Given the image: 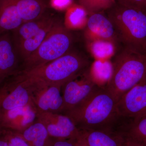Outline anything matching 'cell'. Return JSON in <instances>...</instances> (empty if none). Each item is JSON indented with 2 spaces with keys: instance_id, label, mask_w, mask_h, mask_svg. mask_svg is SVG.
<instances>
[{
  "instance_id": "30",
  "label": "cell",
  "mask_w": 146,
  "mask_h": 146,
  "mask_svg": "<svg viewBox=\"0 0 146 146\" xmlns=\"http://www.w3.org/2000/svg\"><path fill=\"white\" fill-rule=\"evenodd\" d=\"M73 141L75 146H89L85 138L82 135L81 132L75 139L73 140Z\"/></svg>"
},
{
  "instance_id": "31",
  "label": "cell",
  "mask_w": 146,
  "mask_h": 146,
  "mask_svg": "<svg viewBox=\"0 0 146 146\" xmlns=\"http://www.w3.org/2000/svg\"><path fill=\"white\" fill-rule=\"evenodd\" d=\"M0 146H8L7 143L0 135Z\"/></svg>"
},
{
  "instance_id": "12",
  "label": "cell",
  "mask_w": 146,
  "mask_h": 146,
  "mask_svg": "<svg viewBox=\"0 0 146 146\" xmlns=\"http://www.w3.org/2000/svg\"><path fill=\"white\" fill-rule=\"evenodd\" d=\"M115 30L111 21L107 16L99 13L89 15L84 31L86 41L103 39L115 42Z\"/></svg>"
},
{
  "instance_id": "14",
  "label": "cell",
  "mask_w": 146,
  "mask_h": 146,
  "mask_svg": "<svg viewBox=\"0 0 146 146\" xmlns=\"http://www.w3.org/2000/svg\"><path fill=\"white\" fill-rule=\"evenodd\" d=\"M15 0H0V35L13 31L23 23Z\"/></svg>"
},
{
  "instance_id": "28",
  "label": "cell",
  "mask_w": 146,
  "mask_h": 146,
  "mask_svg": "<svg viewBox=\"0 0 146 146\" xmlns=\"http://www.w3.org/2000/svg\"><path fill=\"white\" fill-rule=\"evenodd\" d=\"M50 146H75L72 140H56L52 138Z\"/></svg>"
},
{
  "instance_id": "25",
  "label": "cell",
  "mask_w": 146,
  "mask_h": 146,
  "mask_svg": "<svg viewBox=\"0 0 146 146\" xmlns=\"http://www.w3.org/2000/svg\"><path fill=\"white\" fill-rule=\"evenodd\" d=\"M0 135L8 146H31L19 132L2 129Z\"/></svg>"
},
{
  "instance_id": "4",
  "label": "cell",
  "mask_w": 146,
  "mask_h": 146,
  "mask_svg": "<svg viewBox=\"0 0 146 146\" xmlns=\"http://www.w3.org/2000/svg\"><path fill=\"white\" fill-rule=\"evenodd\" d=\"M88 65V61L81 56L69 52L45 65L19 71V72L46 83L63 86L69 80L83 72Z\"/></svg>"
},
{
  "instance_id": "13",
  "label": "cell",
  "mask_w": 146,
  "mask_h": 146,
  "mask_svg": "<svg viewBox=\"0 0 146 146\" xmlns=\"http://www.w3.org/2000/svg\"><path fill=\"white\" fill-rule=\"evenodd\" d=\"M17 52L8 32L0 35V83L18 72Z\"/></svg>"
},
{
  "instance_id": "21",
  "label": "cell",
  "mask_w": 146,
  "mask_h": 146,
  "mask_svg": "<svg viewBox=\"0 0 146 146\" xmlns=\"http://www.w3.org/2000/svg\"><path fill=\"white\" fill-rule=\"evenodd\" d=\"M113 70V64L109 60H95L91 64L88 73L90 77L97 84L106 83L109 81Z\"/></svg>"
},
{
  "instance_id": "7",
  "label": "cell",
  "mask_w": 146,
  "mask_h": 146,
  "mask_svg": "<svg viewBox=\"0 0 146 146\" xmlns=\"http://www.w3.org/2000/svg\"><path fill=\"white\" fill-rule=\"evenodd\" d=\"M100 87L90 77L88 70L66 82L61 89L63 114L81 104Z\"/></svg>"
},
{
  "instance_id": "19",
  "label": "cell",
  "mask_w": 146,
  "mask_h": 146,
  "mask_svg": "<svg viewBox=\"0 0 146 146\" xmlns=\"http://www.w3.org/2000/svg\"><path fill=\"white\" fill-rule=\"evenodd\" d=\"M89 14L78 4H72L66 10L65 27L68 29H79L86 27Z\"/></svg>"
},
{
  "instance_id": "1",
  "label": "cell",
  "mask_w": 146,
  "mask_h": 146,
  "mask_svg": "<svg viewBox=\"0 0 146 146\" xmlns=\"http://www.w3.org/2000/svg\"><path fill=\"white\" fill-rule=\"evenodd\" d=\"M117 102L106 88L100 87L81 104L64 114L80 130L101 129L118 117Z\"/></svg>"
},
{
  "instance_id": "2",
  "label": "cell",
  "mask_w": 146,
  "mask_h": 146,
  "mask_svg": "<svg viewBox=\"0 0 146 146\" xmlns=\"http://www.w3.org/2000/svg\"><path fill=\"white\" fill-rule=\"evenodd\" d=\"M108 10V18L128 48L140 52L145 49L146 8L118 1Z\"/></svg>"
},
{
  "instance_id": "20",
  "label": "cell",
  "mask_w": 146,
  "mask_h": 146,
  "mask_svg": "<svg viewBox=\"0 0 146 146\" xmlns=\"http://www.w3.org/2000/svg\"><path fill=\"white\" fill-rule=\"evenodd\" d=\"M89 52L95 60H109L115 54V42L103 39L86 41Z\"/></svg>"
},
{
  "instance_id": "15",
  "label": "cell",
  "mask_w": 146,
  "mask_h": 146,
  "mask_svg": "<svg viewBox=\"0 0 146 146\" xmlns=\"http://www.w3.org/2000/svg\"><path fill=\"white\" fill-rule=\"evenodd\" d=\"M56 23L54 19L52 18L46 25L41 28L35 34L15 46L17 53L24 60L39 48Z\"/></svg>"
},
{
  "instance_id": "17",
  "label": "cell",
  "mask_w": 146,
  "mask_h": 146,
  "mask_svg": "<svg viewBox=\"0 0 146 146\" xmlns=\"http://www.w3.org/2000/svg\"><path fill=\"white\" fill-rule=\"evenodd\" d=\"M31 146H50L52 141L45 126L37 120L20 133Z\"/></svg>"
},
{
  "instance_id": "8",
  "label": "cell",
  "mask_w": 146,
  "mask_h": 146,
  "mask_svg": "<svg viewBox=\"0 0 146 146\" xmlns=\"http://www.w3.org/2000/svg\"><path fill=\"white\" fill-rule=\"evenodd\" d=\"M33 79L35 82L32 101L37 112L63 113V100L61 92L63 85L49 84Z\"/></svg>"
},
{
  "instance_id": "11",
  "label": "cell",
  "mask_w": 146,
  "mask_h": 146,
  "mask_svg": "<svg viewBox=\"0 0 146 146\" xmlns=\"http://www.w3.org/2000/svg\"><path fill=\"white\" fill-rule=\"evenodd\" d=\"M37 111L33 104L0 111V125L3 129L21 133L35 122Z\"/></svg>"
},
{
  "instance_id": "3",
  "label": "cell",
  "mask_w": 146,
  "mask_h": 146,
  "mask_svg": "<svg viewBox=\"0 0 146 146\" xmlns=\"http://www.w3.org/2000/svg\"><path fill=\"white\" fill-rule=\"evenodd\" d=\"M106 88L117 102L125 93L146 78V57L127 48L116 57Z\"/></svg>"
},
{
  "instance_id": "23",
  "label": "cell",
  "mask_w": 146,
  "mask_h": 146,
  "mask_svg": "<svg viewBox=\"0 0 146 146\" xmlns=\"http://www.w3.org/2000/svg\"><path fill=\"white\" fill-rule=\"evenodd\" d=\"M118 0H78V4L85 9L89 15L111 8Z\"/></svg>"
},
{
  "instance_id": "16",
  "label": "cell",
  "mask_w": 146,
  "mask_h": 146,
  "mask_svg": "<svg viewBox=\"0 0 146 146\" xmlns=\"http://www.w3.org/2000/svg\"><path fill=\"white\" fill-rule=\"evenodd\" d=\"M15 2L18 14L24 23L44 16L47 6L44 0H15Z\"/></svg>"
},
{
  "instance_id": "9",
  "label": "cell",
  "mask_w": 146,
  "mask_h": 146,
  "mask_svg": "<svg viewBox=\"0 0 146 146\" xmlns=\"http://www.w3.org/2000/svg\"><path fill=\"white\" fill-rule=\"evenodd\" d=\"M36 120L45 126L52 139L73 141L80 133V130L72 119L65 114L37 112Z\"/></svg>"
},
{
  "instance_id": "24",
  "label": "cell",
  "mask_w": 146,
  "mask_h": 146,
  "mask_svg": "<svg viewBox=\"0 0 146 146\" xmlns=\"http://www.w3.org/2000/svg\"><path fill=\"white\" fill-rule=\"evenodd\" d=\"M129 135V138L146 146V116L134 121Z\"/></svg>"
},
{
  "instance_id": "27",
  "label": "cell",
  "mask_w": 146,
  "mask_h": 146,
  "mask_svg": "<svg viewBox=\"0 0 146 146\" xmlns=\"http://www.w3.org/2000/svg\"><path fill=\"white\" fill-rule=\"evenodd\" d=\"M119 146H145L143 144L129 137L126 140L119 138Z\"/></svg>"
},
{
  "instance_id": "22",
  "label": "cell",
  "mask_w": 146,
  "mask_h": 146,
  "mask_svg": "<svg viewBox=\"0 0 146 146\" xmlns=\"http://www.w3.org/2000/svg\"><path fill=\"white\" fill-rule=\"evenodd\" d=\"M89 146H119V139H116L101 129L80 130Z\"/></svg>"
},
{
  "instance_id": "18",
  "label": "cell",
  "mask_w": 146,
  "mask_h": 146,
  "mask_svg": "<svg viewBox=\"0 0 146 146\" xmlns=\"http://www.w3.org/2000/svg\"><path fill=\"white\" fill-rule=\"evenodd\" d=\"M51 19L52 18L44 16L40 19L23 23L16 29L12 31L13 32L12 39L15 46L35 34Z\"/></svg>"
},
{
  "instance_id": "6",
  "label": "cell",
  "mask_w": 146,
  "mask_h": 146,
  "mask_svg": "<svg viewBox=\"0 0 146 146\" xmlns=\"http://www.w3.org/2000/svg\"><path fill=\"white\" fill-rule=\"evenodd\" d=\"M33 79L19 72L10 76L0 83V111L33 104L32 94L35 84Z\"/></svg>"
},
{
  "instance_id": "26",
  "label": "cell",
  "mask_w": 146,
  "mask_h": 146,
  "mask_svg": "<svg viewBox=\"0 0 146 146\" xmlns=\"http://www.w3.org/2000/svg\"><path fill=\"white\" fill-rule=\"evenodd\" d=\"M51 5L57 10H63L69 8L72 4V0H50Z\"/></svg>"
},
{
  "instance_id": "5",
  "label": "cell",
  "mask_w": 146,
  "mask_h": 146,
  "mask_svg": "<svg viewBox=\"0 0 146 146\" xmlns=\"http://www.w3.org/2000/svg\"><path fill=\"white\" fill-rule=\"evenodd\" d=\"M73 37L69 30L56 22L39 48L24 60V70L45 65L69 52Z\"/></svg>"
},
{
  "instance_id": "32",
  "label": "cell",
  "mask_w": 146,
  "mask_h": 146,
  "mask_svg": "<svg viewBox=\"0 0 146 146\" xmlns=\"http://www.w3.org/2000/svg\"><path fill=\"white\" fill-rule=\"evenodd\" d=\"M2 128L1 127V125H0V132H1V130Z\"/></svg>"
},
{
  "instance_id": "10",
  "label": "cell",
  "mask_w": 146,
  "mask_h": 146,
  "mask_svg": "<svg viewBox=\"0 0 146 146\" xmlns=\"http://www.w3.org/2000/svg\"><path fill=\"white\" fill-rule=\"evenodd\" d=\"M117 109L118 117L134 121L146 116V78L121 97Z\"/></svg>"
},
{
  "instance_id": "29",
  "label": "cell",
  "mask_w": 146,
  "mask_h": 146,
  "mask_svg": "<svg viewBox=\"0 0 146 146\" xmlns=\"http://www.w3.org/2000/svg\"><path fill=\"white\" fill-rule=\"evenodd\" d=\"M118 1H121L129 4L138 7L146 8V0H118Z\"/></svg>"
}]
</instances>
